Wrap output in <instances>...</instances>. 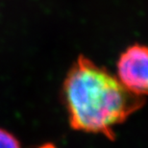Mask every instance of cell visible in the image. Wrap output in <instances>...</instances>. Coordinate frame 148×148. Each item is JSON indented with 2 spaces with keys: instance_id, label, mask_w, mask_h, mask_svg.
<instances>
[{
  "instance_id": "obj_2",
  "label": "cell",
  "mask_w": 148,
  "mask_h": 148,
  "mask_svg": "<svg viewBox=\"0 0 148 148\" xmlns=\"http://www.w3.org/2000/svg\"><path fill=\"white\" fill-rule=\"evenodd\" d=\"M118 81L137 96L146 95L148 88L147 47L133 44L121 53L116 64Z\"/></svg>"
},
{
  "instance_id": "obj_1",
  "label": "cell",
  "mask_w": 148,
  "mask_h": 148,
  "mask_svg": "<svg viewBox=\"0 0 148 148\" xmlns=\"http://www.w3.org/2000/svg\"><path fill=\"white\" fill-rule=\"evenodd\" d=\"M63 97L70 127L115 138L114 127L141 108L144 100L130 92L104 67L80 55L67 72Z\"/></svg>"
},
{
  "instance_id": "obj_3",
  "label": "cell",
  "mask_w": 148,
  "mask_h": 148,
  "mask_svg": "<svg viewBox=\"0 0 148 148\" xmlns=\"http://www.w3.org/2000/svg\"><path fill=\"white\" fill-rule=\"evenodd\" d=\"M0 148H21V145L12 133L0 129Z\"/></svg>"
},
{
  "instance_id": "obj_4",
  "label": "cell",
  "mask_w": 148,
  "mask_h": 148,
  "mask_svg": "<svg viewBox=\"0 0 148 148\" xmlns=\"http://www.w3.org/2000/svg\"><path fill=\"white\" fill-rule=\"evenodd\" d=\"M38 148H57L55 145H53L52 143H45V144H42L41 146H40Z\"/></svg>"
}]
</instances>
